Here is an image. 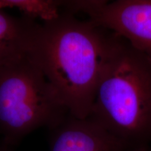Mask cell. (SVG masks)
I'll return each mask as SVG.
<instances>
[{
	"mask_svg": "<svg viewBox=\"0 0 151 151\" xmlns=\"http://www.w3.org/2000/svg\"><path fill=\"white\" fill-rule=\"evenodd\" d=\"M16 8L23 14L24 18L35 20L42 19L49 21L59 16L61 1L51 0H0V9Z\"/></svg>",
	"mask_w": 151,
	"mask_h": 151,
	"instance_id": "7",
	"label": "cell"
},
{
	"mask_svg": "<svg viewBox=\"0 0 151 151\" xmlns=\"http://www.w3.org/2000/svg\"><path fill=\"white\" fill-rule=\"evenodd\" d=\"M50 151H127V145L90 117L68 115L50 129Z\"/></svg>",
	"mask_w": 151,
	"mask_h": 151,
	"instance_id": "5",
	"label": "cell"
},
{
	"mask_svg": "<svg viewBox=\"0 0 151 151\" xmlns=\"http://www.w3.org/2000/svg\"><path fill=\"white\" fill-rule=\"evenodd\" d=\"M127 151H151V144L131 148Z\"/></svg>",
	"mask_w": 151,
	"mask_h": 151,
	"instance_id": "8",
	"label": "cell"
},
{
	"mask_svg": "<svg viewBox=\"0 0 151 151\" xmlns=\"http://www.w3.org/2000/svg\"><path fill=\"white\" fill-rule=\"evenodd\" d=\"M122 38L90 20L64 10L57 18L36 22L27 55L37 66L70 116H90L106 67Z\"/></svg>",
	"mask_w": 151,
	"mask_h": 151,
	"instance_id": "1",
	"label": "cell"
},
{
	"mask_svg": "<svg viewBox=\"0 0 151 151\" xmlns=\"http://www.w3.org/2000/svg\"><path fill=\"white\" fill-rule=\"evenodd\" d=\"M0 151H10V150H6V149H4L2 148H0Z\"/></svg>",
	"mask_w": 151,
	"mask_h": 151,
	"instance_id": "9",
	"label": "cell"
},
{
	"mask_svg": "<svg viewBox=\"0 0 151 151\" xmlns=\"http://www.w3.org/2000/svg\"><path fill=\"white\" fill-rule=\"evenodd\" d=\"M89 117L129 149L151 144V62L122 38L101 76Z\"/></svg>",
	"mask_w": 151,
	"mask_h": 151,
	"instance_id": "2",
	"label": "cell"
},
{
	"mask_svg": "<svg viewBox=\"0 0 151 151\" xmlns=\"http://www.w3.org/2000/svg\"><path fill=\"white\" fill-rule=\"evenodd\" d=\"M64 10L86 14L113 32L151 62V0L62 1Z\"/></svg>",
	"mask_w": 151,
	"mask_h": 151,
	"instance_id": "4",
	"label": "cell"
},
{
	"mask_svg": "<svg viewBox=\"0 0 151 151\" xmlns=\"http://www.w3.org/2000/svg\"><path fill=\"white\" fill-rule=\"evenodd\" d=\"M69 115L41 69L27 55L0 70L1 148L11 150L38 128L53 129Z\"/></svg>",
	"mask_w": 151,
	"mask_h": 151,
	"instance_id": "3",
	"label": "cell"
},
{
	"mask_svg": "<svg viewBox=\"0 0 151 151\" xmlns=\"http://www.w3.org/2000/svg\"><path fill=\"white\" fill-rule=\"evenodd\" d=\"M35 20L16 18L0 9V70L27 55Z\"/></svg>",
	"mask_w": 151,
	"mask_h": 151,
	"instance_id": "6",
	"label": "cell"
}]
</instances>
